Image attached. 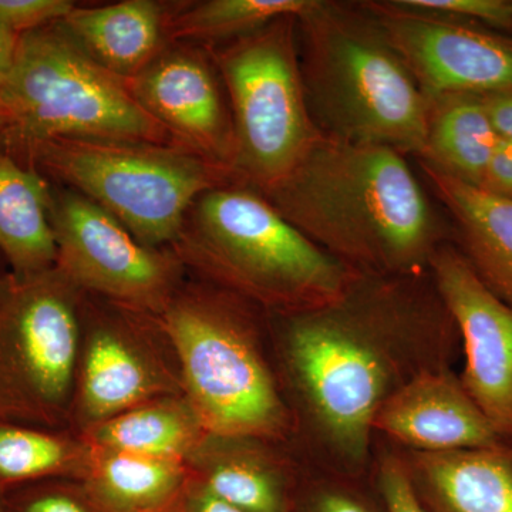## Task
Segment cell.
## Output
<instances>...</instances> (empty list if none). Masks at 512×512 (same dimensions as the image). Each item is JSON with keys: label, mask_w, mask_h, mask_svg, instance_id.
Here are the masks:
<instances>
[{"label": "cell", "mask_w": 512, "mask_h": 512, "mask_svg": "<svg viewBox=\"0 0 512 512\" xmlns=\"http://www.w3.org/2000/svg\"><path fill=\"white\" fill-rule=\"evenodd\" d=\"M86 441L43 427L0 420V488L39 481L82 480L89 461Z\"/></svg>", "instance_id": "24"}, {"label": "cell", "mask_w": 512, "mask_h": 512, "mask_svg": "<svg viewBox=\"0 0 512 512\" xmlns=\"http://www.w3.org/2000/svg\"><path fill=\"white\" fill-rule=\"evenodd\" d=\"M164 512H247L239 510L227 501L215 497L194 477L188 478L187 484L170 507Z\"/></svg>", "instance_id": "32"}, {"label": "cell", "mask_w": 512, "mask_h": 512, "mask_svg": "<svg viewBox=\"0 0 512 512\" xmlns=\"http://www.w3.org/2000/svg\"><path fill=\"white\" fill-rule=\"evenodd\" d=\"M429 274L463 342L461 383L512 446V306L481 281L453 241L436 249Z\"/></svg>", "instance_id": "13"}, {"label": "cell", "mask_w": 512, "mask_h": 512, "mask_svg": "<svg viewBox=\"0 0 512 512\" xmlns=\"http://www.w3.org/2000/svg\"><path fill=\"white\" fill-rule=\"evenodd\" d=\"M207 431L183 394L160 397L87 430L92 447L187 463Z\"/></svg>", "instance_id": "23"}, {"label": "cell", "mask_w": 512, "mask_h": 512, "mask_svg": "<svg viewBox=\"0 0 512 512\" xmlns=\"http://www.w3.org/2000/svg\"><path fill=\"white\" fill-rule=\"evenodd\" d=\"M15 158L96 202L137 241L157 249L174 244L202 194L238 181L228 168L185 148L146 141L57 138Z\"/></svg>", "instance_id": "7"}, {"label": "cell", "mask_w": 512, "mask_h": 512, "mask_svg": "<svg viewBox=\"0 0 512 512\" xmlns=\"http://www.w3.org/2000/svg\"><path fill=\"white\" fill-rule=\"evenodd\" d=\"M404 8L512 30V0H397Z\"/></svg>", "instance_id": "28"}, {"label": "cell", "mask_w": 512, "mask_h": 512, "mask_svg": "<svg viewBox=\"0 0 512 512\" xmlns=\"http://www.w3.org/2000/svg\"><path fill=\"white\" fill-rule=\"evenodd\" d=\"M360 3L427 97L512 89V39L470 22L404 8L397 0Z\"/></svg>", "instance_id": "12"}, {"label": "cell", "mask_w": 512, "mask_h": 512, "mask_svg": "<svg viewBox=\"0 0 512 512\" xmlns=\"http://www.w3.org/2000/svg\"><path fill=\"white\" fill-rule=\"evenodd\" d=\"M83 301L56 266L0 275V420L53 429L72 419Z\"/></svg>", "instance_id": "9"}, {"label": "cell", "mask_w": 512, "mask_h": 512, "mask_svg": "<svg viewBox=\"0 0 512 512\" xmlns=\"http://www.w3.org/2000/svg\"><path fill=\"white\" fill-rule=\"evenodd\" d=\"M89 447L82 481L116 512H164L190 478L185 461Z\"/></svg>", "instance_id": "22"}, {"label": "cell", "mask_w": 512, "mask_h": 512, "mask_svg": "<svg viewBox=\"0 0 512 512\" xmlns=\"http://www.w3.org/2000/svg\"><path fill=\"white\" fill-rule=\"evenodd\" d=\"M480 97L498 137L512 141V89Z\"/></svg>", "instance_id": "33"}, {"label": "cell", "mask_w": 512, "mask_h": 512, "mask_svg": "<svg viewBox=\"0 0 512 512\" xmlns=\"http://www.w3.org/2000/svg\"><path fill=\"white\" fill-rule=\"evenodd\" d=\"M426 146L419 163L478 187L500 137L480 96L429 97Z\"/></svg>", "instance_id": "21"}, {"label": "cell", "mask_w": 512, "mask_h": 512, "mask_svg": "<svg viewBox=\"0 0 512 512\" xmlns=\"http://www.w3.org/2000/svg\"><path fill=\"white\" fill-rule=\"evenodd\" d=\"M419 165L451 222L458 249L481 281L512 306V200Z\"/></svg>", "instance_id": "18"}, {"label": "cell", "mask_w": 512, "mask_h": 512, "mask_svg": "<svg viewBox=\"0 0 512 512\" xmlns=\"http://www.w3.org/2000/svg\"><path fill=\"white\" fill-rule=\"evenodd\" d=\"M269 316L303 423L353 478L380 407L414 376L446 367L458 336L430 274H359L335 301Z\"/></svg>", "instance_id": "1"}, {"label": "cell", "mask_w": 512, "mask_h": 512, "mask_svg": "<svg viewBox=\"0 0 512 512\" xmlns=\"http://www.w3.org/2000/svg\"><path fill=\"white\" fill-rule=\"evenodd\" d=\"M298 16L210 50L224 83L235 137V177L265 191L322 138L303 84Z\"/></svg>", "instance_id": "8"}, {"label": "cell", "mask_w": 512, "mask_h": 512, "mask_svg": "<svg viewBox=\"0 0 512 512\" xmlns=\"http://www.w3.org/2000/svg\"><path fill=\"white\" fill-rule=\"evenodd\" d=\"M404 463L426 512H512V446L413 451Z\"/></svg>", "instance_id": "17"}, {"label": "cell", "mask_w": 512, "mask_h": 512, "mask_svg": "<svg viewBox=\"0 0 512 512\" xmlns=\"http://www.w3.org/2000/svg\"><path fill=\"white\" fill-rule=\"evenodd\" d=\"M265 441L207 434L188 457L191 476L210 493L247 512H289L299 485Z\"/></svg>", "instance_id": "19"}, {"label": "cell", "mask_w": 512, "mask_h": 512, "mask_svg": "<svg viewBox=\"0 0 512 512\" xmlns=\"http://www.w3.org/2000/svg\"><path fill=\"white\" fill-rule=\"evenodd\" d=\"M0 512H9L5 500V490H2V488H0Z\"/></svg>", "instance_id": "35"}, {"label": "cell", "mask_w": 512, "mask_h": 512, "mask_svg": "<svg viewBox=\"0 0 512 512\" xmlns=\"http://www.w3.org/2000/svg\"><path fill=\"white\" fill-rule=\"evenodd\" d=\"M50 204L52 183L0 146V252L13 274L55 268Z\"/></svg>", "instance_id": "20"}, {"label": "cell", "mask_w": 512, "mask_h": 512, "mask_svg": "<svg viewBox=\"0 0 512 512\" xmlns=\"http://www.w3.org/2000/svg\"><path fill=\"white\" fill-rule=\"evenodd\" d=\"M289 512H386L377 490L343 478L302 481Z\"/></svg>", "instance_id": "27"}, {"label": "cell", "mask_w": 512, "mask_h": 512, "mask_svg": "<svg viewBox=\"0 0 512 512\" xmlns=\"http://www.w3.org/2000/svg\"><path fill=\"white\" fill-rule=\"evenodd\" d=\"M299 59L322 137L423 156L430 99L360 2L311 0L298 16Z\"/></svg>", "instance_id": "3"}, {"label": "cell", "mask_w": 512, "mask_h": 512, "mask_svg": "<svg viewBox=\"0 0 512 512\" xmlns=\"http://www.w3.org/2000/svg\"><path fill=\"white\" fill-rule=\"evenodd\" d=\"M170 249L188 272L268 315L335 301L359 275L241 181L195 200Z\"/></svg>", "instance_id": "4"}, {"label": "cell", "mask_w": 512, "mask_h": 512, "mask_svg": "<svg viewBox=\"0 0 512 512\" xmlns=\"http://www.w3.org/2000/svg\"><path fill=\"white\" fill-rule=\"evenodd\" d=\"M375 430L420 453L508 446L447 366L396 390L377 412Z\"/></svg>", "instance_id": "15"}, {"label": "cell", "mask_w": 512, "mask_h": 512, "mask_svg": "<svg viewBox=\"0 0 512 512\" xmlns=\"http://www.w3.org/2000/svg\"><path fill=\"white\" fill-rule=\"evenodd\" d=\"M478 188L512 200V141L500 138Z\"/></svg>", "instance_id": "31"}, {"label": "cell", "mask_w": 512, "mask_h": 512, "mask_svg": "<svg viewBox=\"0 0 512 512\" xmlns=\"http://www.w3.org/2000/svg\"><path fill=\"white\" fill-rule=\"evenodd\" d=\"M333 258L359 274H429L453 227L404 154L322 137L284 180L259 191Z\"/></svg>", "instance_id": "2"}, {"label": "cell", "mask_w": 512, "mask_h": 512, "mask_svg": "<svg viewBox=\"0 0 512 512\" xmlns=\"http://www.w3.org/2000/svg\"><path fill=\"white\" fill-rule=\"evenodd\" d=\"M6 130V120L5 116H3L2 109H0V138H2L3 133Z\"/></svg>", "instance_id": "36"}, {"label": "cell", "mask_w": 512, "mask_h": 512, "mask_svg": "<svg viewBox=\"0 0 512 512\" xmlns=\"http://www.w3.org/2000/svg\"><path fill=\"white\" fill-rule=\"evenodd\" d=\"M0 109L6 120L0 146L13 157L57 138L177 146L140 106L127 80L97 63L62 22L20 37L0 89Z\"/></svg>", "instance_id": "6"}, {"label": "cell", "mask_w": 512, "mask_h": 512, "mask_svg": "<svg viewBox=\"0 0 512 512\" xmlns=\"http://www.w3.org/2000/svg\"><path fill=\"white\" fill-rule=\"evenodd\" d=\"M258 306L185 279L156 316L178 363L183 396L207 434L284 439L291 413L262 353Z\"/></svg>", "instance_id": "5"}, {"label": "cell", "mask_w": 512, "mask_h": 512, "mask_svg": "<svg viewBox=\"0 0 512 512\" xmlns=\"http://www.w3.org/2000/svg\"><path fill=\"white\" fill-rule=\"evenodd\" d=\"M9 512H116L82 480L39 481L5 491Z\"/></svg>", "instance_id": "26"}, {"label": "cell", "mask_w": 512, "mask_h": 512, "mask_svg": "<svg viewBox=\"0 0 512 512\" xmlns=\"http://www.w3.org/2000/svg\"><path fill=\"white\" fill-rule=\"evenodd\" d=\"M311 0H178L171 43L214 49L265 28L282 16H299Z\"/></svg>", "instance_id": "25"}, {"label": "cell", "mask_w": 512, "mask_h": 512, "mask_svg": "<svg viewBox=\"0 0 512 512\" xmlns=\"http://www.w3.org/2000/svg\"><path fill=\"white\" fill-rule=\"evenodd\" d=\"M50 224L56 268L84 295L157 316L188 278L170 248L146 247L96 202L53 183Z\"/></svg>", "instance_id": "10"}, {"label": "cell", "mask_w": 512, "mask_h": 512, "mask_svg": "<svg viewBox=\"0 0 512 512\" xmlns=\"http://www.w3.org/2000/svg\"><path fill=\"white\" fill-rule=\"evenodd\" d=\"M376 490L386 512H426L414 493L406 463L393 454H384L377 467Z\"/></svg>", "instance_id": "30"}, {"label": "cell", "mask_w": 512, "mask_h": 512, "mask_svg": "<svg viewBox=\"0 0 512 512\" xmlns=\"http://www.w3.org/2000/svg\"><path fill=\"white\" fill-rule=\"evenodd\" d=\"M76 5L73 0H0V26L22 37L62 22Z\"/></svg>", "instance_id": "29"}, {"label": "cell", "mask_w": 512, "mask_h": 512, "mask_svg": "<svg viewBox=\"0 0 512 512\" xmlns=\"http://www.w3.org/2000/svg\"><path fill=\"white\" fill-rule=\"evenodd\" d=\"M128 86L178 147L234 173L231 109L207 47L171 43Z\"/></svg>", "instance_id": "14"}, {"label": "cell", "mask_w": 512, "mask_h": 512, "mask_svg": "<svg viewBox=\"0 0 512 512\" xmlns=\"http://www.w3.org/2000/svg\"><path fill=\"white\" fill-rule=\"evenodd\" d=\"M156 316L84 295L72 419L82 434L160 397L183 393L157 355Z\"/></svg>", "instance_id": "11"}, {"label": "cell", "mask_w": 512, "mask_h": 512, "mask_svg": "<svg viewBox=\"0 0 512 512\" xmlns=\"http://www.w3.org/2000/svg\"><path fill=\"white\" fill-rule=\"evenodd\" d=\"M177 6L178 0L76 5L62 25L97 63L128 82L171 45Z\"/></svg>", "instance_id": "16"}, {"label": "cell", "mask_w": 512, "mask_h": 512, "mask_svg": "<svg viewBox=\"0 0 512 512\" xmlns=\"http://www.w3.org/2000/svg\"><path fill=\"white\" fill-rule=\"evenodd\" d=\"M19 39L20 37L12 35L0 26V89L8 80L10 72H12Z\"/></svg>", "instance_id": "34"}]
</instances>
